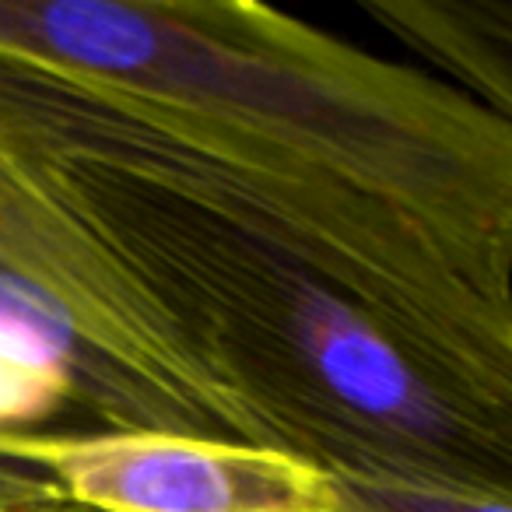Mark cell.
<instances>
[{
	"instance_id": "cell-1",
	"label": "cell",
	"mask_w": 512,
	"mask_h": 512,
	"mask_svg": "<svg viewBox=\"0 0 512 512\" xmlns=\"http://www.w3.org/2000/svg\"><path fill=\"white\" fill-rule=\"evenodd\" d=\"M0 151L271 449L327 474H411L512 502V334L456 313V278L411 218L221 162L11 53Z\"/></svg>"
},
{
	"instance_id": "cell-2",
	"label": "cell",
	"mask_w": 512,
	"mask_h": 512,
	"mask_svg": "<svg viewBox=\"0 0 512 512\" xmlns=\"http://www.w3.org/2000/svg\"><path fill=\"white\" fill-rule=\"evenodd\" d=\"M0 53L242 169L379 200L512 306V127L439 74L249 0H0Z\"/></svg>"
},
{
	"instance_id": "cell-3",
	"label": "cell",
	"mask_w": 512,
	"mask_h": 512,
	"mask_svg": "<svg viewBox=\"0 0 512 512\" xmlns=\"http://www.w3.org/2000/svg\"><path fill=\"white\" fill-rule=\"evenodd\" d=\"M22 460L95 512H334L330 474L302 456L165 432H32Z\"/></svg>"
},
{
	"instance_id": "cell-4",
	"label": "cell",
	"mask_w": 512,
	"mask_h": 512,
	"mask_svg": "<svg viewBox=\"0 0 512 512\" xmlns=\"http://www.w3.org/2000/svg\"><path fill=\"white\" fill-rule=\"evenodd\" d=\"M362 11L512 127V0H369Z\"/></svg>"
},
{
	"instance_id": "cell-5",
	"label": "cell",
	"mask_w": 512,
	"mask_h": 512,
	"mask_svg": "<svg viewBox=\"0 0 512 512\" xmlns=\"http://www.w3.org/2000/svg\"><path fill=\"white\" fill-rule=\"evenodd\" d=\"M334 512H512V502L411 474H330Z\"/></svg>"
},
{
	"instance_id": "cell-6",
	"label": "cell",
	"mask_w": 512,
	"mask_h": 512,
	"mask_svg": "<svg viewBox=\"0 0 512 512\" xmlns=\"http://www.w3.org/2000/svg\"><path fill=\"white\" fill-rule=\"evenodd\" d=\"M67 498L50 474L22 456L0 449V512H39Z\"/></svg>"
},
{
	"instance_id": "cell-7",
	"label": "cell",
	"mask_w": 512,
	"mask_h": 512,
	"mask_svg": "<svg viewBox=\"0 0 512 512\" xmlns=\"http://www.w3.org/2000/svg\"><path fill=\"white\" fill-rule=\"evenodd\" d=\"M39 512H95V509H85V505L71 502V498H60V502L46 505V509H39Z\"/></svg>"
},
{
	"instance_id": "cell-8",
	"label": "cell",
	"mask_w": 512,
	"mask_h": 512,
	"mask_svg": "<svg viewBox=\"0 0 512 512\" xmlns=\"http://www.w3.org/2000/svg\"><path fill=\"white\" fill-rule=\"evenodd\" d=\"M22 439H25V435H4V432H0V449H8V453L18 456V446H22Z\"/></svg>"
}]
</instances>
